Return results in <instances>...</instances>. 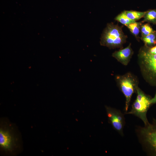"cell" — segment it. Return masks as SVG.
Wrapping results in <instances>:
<instances>
[{"instance_id": "cell-1", "label": "cell", "mask_w": 156, "mask_h": 156, "mask_svg": "<svg viewBox=\"0 0 156 156\" xmlns=\"http://www.w3.org/2000/svg\"><path fill=\"white\" fill-rule=\"evenodd\" d=\"M127 38L121 27L112 23H108L101 35V45L110 49L122 48Z\"/></svg>"}, {"instance_id": "cell-2", "label": "cell", "mask_w": 156, "mask_h": 156, "mask_svg": "<svg viewBox=\"0 0 156 156\" xmlns=\"http://www.w3.org/2000/svg\"><path fill=\"white\" fill-rule=\"evenodd\" d=\"M138 60L145 80L150 85L156 87V53H149L142 47L138 54Z\"/></svg>"}, {"instance_id": "cell-3", "label": "cell", "mask_w": 156, "mask_h": 156, "mask_svg": "<svg viewBox=\"0 0 156 156\" xmlns=\"http://www.w3.org/2000/svg\"><path fill=\"white\" fill-rule=\"evenodd\" d=\"M116 80L120 90L125 97V109L127 112L132 95L136 92L138 87V81L135 76L130 73L116 76Z\"/></svg>"}, {"instance_id": "cell-4", "label": "cell", "mask_w": 156, "mask_h": 156, "mask_svg": "<svg viewBox=\"0 0 156 156\" xmlns=\"http://www.w3.org/2000/svg\"><path fill=\"white\" fill-rule=\"evenodd\" d=\"M136 98L132 104L131 110L127 113L134 115L141 119L145 125L149 123L146 117L148 110L152 104L151 98L145 94L138 87L137 89Z\"/></svg>"}, {"instance_id": "cell-5", "label": "cell", "mask_w": 156, "mask_h": 156, "mask_svg": "<svg viewBox=\"0 0 156 156\" xmlns=\"http://www.w3.org/2000/svg\"><path fill=\"white\" fill-rule=\"evenodd\" d=\"M142 140L148 153L156 156V124L149 123L140 130Z\"/></svg>"}, {"instance_id": "cell-6", "label": "cell", "mask_w": 156, "mask_h": 156, "mask_svg": "<svg viewBox=\"0 0 156 156\" xmlns=\"http://www.w3.org/2000/svg\"><path fill=\"white\" fill-rule=\"evenodd\" d=\"M108 120L113 127L121 134H122L125 120L122 114L116 109L106 107Z\"/></svg>"}, {"instance_id": "cell-7", "label": "cell", "mask_w": 156, "mask_h": 156, "mask_svg": "<svg viewBox=\"0 0 156 156\" xmlns=\"http://www.w3.org/2000/svg\"><path fill=\"white\" fill-rule=\"evenodd\" d=\"M131 45L130 43L126 48L115 51L112 54V57L122 64L127 65L133 53Z\"/></svg>"}, {"instance_id": "cell-8", "label": "cell", "mask_w": 156, "mask_h": 156, "mask_svg": "<svg viewBox=\"0 0 156 156\" xmlns=\"http://www.w3.org/2000/svg\"><path fill=\"white\" fill-rule=\"evenodd\" d=\"M14 144V139L9 130L1 129L0 144L1 147L6 150H10Z\"/></svg>"}, {"instance_id": "cell-9", "label": "cell", "mask_w": 156, "mask_h": 156, "mask_svg": "<svg viewBox=\"0 0 156 156\" xmlns=\"http://www.w3.org/2000/svg\"><path fill=\"white\" fill-rule=\"evenodd\" d=\"M142 40L144 44V46L152 47L156 44V31L144 36L142 37Z\"/></svg>"}, {"instance_id": "cell-10", "label": "cell", "mask_w": 156, "mask_h": 156, "mask_svg": "<svg viewBox=\"0 0 156 156\" xmlns=\"http://www.w3.org/2000/svg\"><path fill=\"white\" fill-rule=\"evenodd\" d=\"M142 23L147 22L156 25V9L150 10L146 11L143 17Z\"/></svg>"}, {"instance_id": "cell-11", "label": "cell", "mask_w": 156, "mask_h": 156, "mask_svg": "<svg viewBox=\"0 0 156 156\" xmlns=\"http://www.w3.org/2000/svg\"><path fill=\"white\" fill-rule=\"evenodd\" d=\"M126 16L130 20L136 21L143 17L146 12L130 10L124 11Z\"/></svg>"}, {"instance_id": "cell-12", "label": "cell", "mask_w": 156, "mask_h": 156, "mask_svg": "<svg viewBox=\"0 0 156 156\" xmlns=\"http://www.w3.org/2000/svg\"><path fill=\"white\" fill-rule=\"evenodd\" d=\"M142 22L136 21L131 23L126 26L129 29L132 34L137 38L138 39V35L140 31L141 25Z\"/></svg>"}, {"instance_id": "cell-13", "label": "cell", "mask_w": 156, "mask_h": 156, "mask_svg": "<svg viewBox=\"0 0 156 156\" xmlns=\"http://www.w3.org/2000/svg\"><path fill=\"white\" fill-rule=\"evenodd\" d=\"M115 19L125 26L135 22V21L130 20L127 17L124 11L122 12L116 16Z\"/></svg>"}, {"instance_id": "cell-14", "label": "cell", "mask_w": 156, "mask_h": 156, "mask_svg": "<svg viewBox=\"0 0 156 156\" xmlns=\"http://www.w3.org/2000/svg\"><path fill=\"white\" fill-rule=\"evenodd\" d=\"M155 31L149 23L141 24L140 31L142 37L146 36Z\"/></svg>"}, {"instance_id": "cell-15", "label": "cell", "mask_w": 156, "mask_h": 156, "mask_svg": "<svg viewBox=\"0 0 156 156\" xmlns=\"http://www.w3.org/2000/svg\"><path fill=\"white\" fill-rule=\"evenodd\" d=\"M151 103L152 104L156 103V92L154 97L151 99Z\"/></svg>"}, {"instance_id": "cell-16", "label": "cell", "mask_w": 156, "mask_h": 156, "mask_svg": "<svg viewBox=\"0 0 156 156\" xmlns=\"http://www.w3.org/2000/svg\"><path fill=\"white\" fill-rule=\"evenodd\" d=\"M153 123L156 124V119H153Z\"/></svg>"}]
</instances>
